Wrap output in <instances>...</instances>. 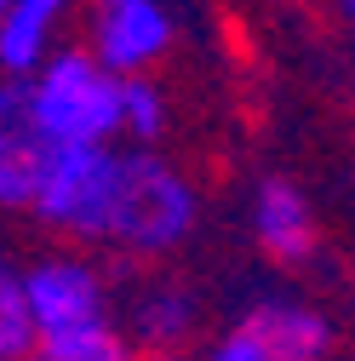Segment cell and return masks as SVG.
<instances>
[{
	"instance_id": "10",
	"label": "cell",
	"mask_w": 355,
	"mask_h": 361,
	"mask_svg": "<svg viewBox=\"0 0 355 361\" xmlns=\"http://www.w3.org/2000/svg\"><path fill=\"white\" fill-rule=\"evenodd\" d=\"M201 322V304L184 281H149L132 304V338L144 350H178Z\"/></svg>"
},
{
	"instance_id": "11",
	"label": "cell",
	"mask_w": 355,
	"mask_h": 361,
	"mask_svg": "<svg viewBox=\"0 0 355 361\" xmlns=\"http://www.w3.org/2000/svg\"><path fill=\"white\" fill-rule=\"evenodd\" d=\"M172 126V104L161 92L155 75H120V144H138V149H161Z\"/></svg>"
},
{
	"instance_id": "1",
	"label": "cell",
	"mask_w": 355,
	"mask_h": 361,
	"mask_svg": "<svg viewBox=\"0 0 355 361\" xmlns=\"http://www.w3.org/2000/svg\"><path fill=\"white\" fill-rule=\"evenodd\" d=\"M195 224H201V195L189 172L161 149L120 144V178H115L104 247H120L126 258H166L195 235Z\"/></svg>"
},
{
	"instance_id": "5",
	"label": "cell",
	"mask_w": 355,
	"mask_h": 361,
	"mask_svg": "<svg viewBox=\"0 0 355 361\" xmlns=\"http://www.w3.org/2000/svg\"><path fill=\"white\" fill-rule=\"evenodd\" d=\"M86 40L80 47L115 75H155L178 40V18L166 0H80Z\"/></svg>"
},
{
	"instance_id": "12",
	"label": "cell",
	"mask_w": 355,
	"mask_h": 361,
	"mask_svg": "<svg viewBox=\"0 0 355 361\" xmlns=\"http://www.w3.org/2000/svg\"><path fill=\"white\" fill-rule=\"evenodd\" d=\"M29 361H138V344H132L115 322H104V327H86V333L40 338L29 350Z\"/></svg>"
},
{
	"instance_id": "3",
	"label": "cell",
	"mask_w": 355,
	"mask_h": 361,
	"mask_svg": "<svg viewBox=\"0 0 355 361\" xmlns=\"http://www.w3.org/2000/svg\"><path fill=\"white\" fill-rule=\"evenodd\" d=\"M120 178V144H63L46 149L29 195V218L63 241H109V207Z\"/></svg>"
},
{
	"instance_id": "2",
	"label": "cell",
	"mask_w": 355,
	"mask_h": 361,
	"mask_svg": "<svg viewBox=\"0 0 355 361\" xmlns=\"http://www.w3.org/2000/svg\"><path fill=\"white\" fill-rule=\"evenodd\" d=\"M23 104L46 149L63 144H120V75L86 47H52L46 63L23 75Z\"/></svg>"
},
{
	"instance_id": "9",
	"label": "cell",
	"mask_w": 355,
	"mask_h": 361,
	"mask_svg": "<svg viewBox=\"0 0 355 361\" xmlns=\"http://www.w3.org/2000/svg\"><path fill=\"white\" fill-rule=\"evenodd\" d=\"M80 12V0H12L0 12V75L23 80L35 63H46L52 47H63V29Z\"/></svg>"
},
{
	"instance_id": "4",
	"label": "cell",
	"mask_w": 355,
	"mask_h": 361,
	"mask_svg": "<svg viewBox=\"0 0 355 361\" xmlns=\"http://www.w3.org/2000/svg\"><path fill=\"white\" fill-rule=\"evenodd\" d=\"M23 298L35 315V333L40 338H58V333H86V327H104L115 322L109 315V276L80 258V252H46L23 269Z\"/></svg>"
},
{
	"instance_id": "7",
	"label": "cell",
	"mask_w": 355,
	"mask_h": 361,
	"mask_svg": "<svg viewBox=\"0 0 355 361\" xmlns=\"http://www.w3.org/2000/svg\"><path fill=\"white\" fill-rule=\"evenodd\" d=\"M263 361H327L332 355V322L327 310L304 304V298H258L241 322H235Z\"/></svg>"
},
{
	"instance_id": "8",
	"label": "cell",
	"mask_w": 355,
	"mask_h": 361,
	"mask_svg": "<svg viewBox=\"0 0 355 361\" xmlns=\"http://www.w3.org/2000/svg\"><path fill=\"white\" fill-rule=\"evenodd\" d=\"M40 161H46V138L23 104V80L0 75V212H29Z\"/></svg>"
},
{
	"instance_id": "15",
	"label": "cell",
	"mask_w": 355,
	"mask_h": 361,
	"mask_svg": "<svg viewBox=\"0 0 355 361\" xmlns=\"http://www.w3.org/2000/svg\"><path fill=\"white\" fill-rule=\"evenodd\" d=\"M332 18H338L349 35H355V0H332Z\"/></svg>"
},
{
	"instance_id": "6",
	"label": "cell",
	"mask_w": 355,
	"mask_h": 361,
	"mask_svg": "<svg viewBox=\"0 0 355 361\" xmlns=\"http://www.w3.org/2000/svg\"><path fill=\"white\" fill-rule=\"evenodd\" d=\"M252 241L258 252L281 264V269H309L321 258V224H316V207L309 195L292 184V178L270 172L252 184Z\"/></svg>"
},
{
	"instance_id": "14",
	"label": "cell",
	"mask_w": 355,
	"mask_h": 361,
	"mask_svg": "<svg viewBox=\"0 0 355 361\" xmlns=\"http://www.w3.org/2000/svg\"><path fill=\"white\" fill-rule=\"evenodd\" d=\"M201 361H263V355H258V344H252L241 327H230V333L212 338V350H206Z\"/></svg>"
},
{
	"instance_id": "13",
	"label": "cell",
	"mask_w": 355,
	"mask_h": 361,
	"mask_svg": "<svg viewBox=\"0 0 355 361\" xmlns=\"http://www.w3.org/2000/svg\"><path fill=\"white\" fill-rule=\"evenodd\" d=\"M40 344L35 315L23 298V269L0 258V361H29V350Z\"/></svg>"
},
{
	"instance_id": "16",
	"label": "cell",
	"mask_w": 355,
	"mask_h": 361,
	"mask_svg": "<svg viewBox=\"0 0 355 361\" xmlns=\"http://www.w3.org/2000/svg\"><path fill=\"white\" fill-rule=\"evenodd\" d=\"M6 6H12V0H0V12H6Z\"/></svg>"
}]
</instances>
